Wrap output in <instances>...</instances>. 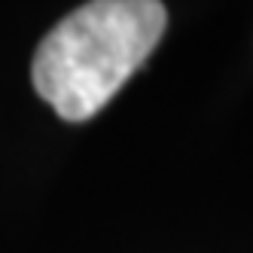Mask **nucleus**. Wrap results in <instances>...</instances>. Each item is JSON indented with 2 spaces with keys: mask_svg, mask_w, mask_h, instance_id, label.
Returning <instances> with one entry per match:
<instances>
[{
  "mask_svg": "<svg viewBox=\"0 0 253 253\" xmlns=\"http://www.w3.org/2000/svg\"><path fill=\"white\" fill-rule=\"evenodd\" d=\"M168 25L159 0H95L52 28L31 64L37 95L67 122L92 119L150 58Z\"/></svg>",
  "mask_w": 253,
  "mask_h": 253,
  "instance_id": "obj_1",
  "label": "nucleus"
}]
</instances>
